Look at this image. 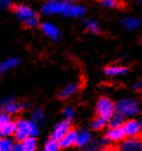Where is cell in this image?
Masks as SVG:
<instances>
[{"label":"cell","mask_w":142,"mask_h":151,"mask_svg":"<svg viewBox=\"0 0 142 151\" xmlns=\"http://www.w3.org/2000/svg\"><path fill=\"white\" fill-rule=\"evenodd\" d=\"M105 138L109 142H122L125 138V133L122 126H110L105 133Z\"/></svg>","instance_id":"30bf717a"},{"label":"cell","mask_w":142,"mask_h":151,"mask_svg":"<svg viewBox=\"0 0 142 151\" xmlns=\"http://www.w3.org/2000/svg\"><path fill=\"white\" fill-rule=\"evenodd\" d=\"M140 125H141V133H142V119L140 120Z\"/></svg>","instance_id":"836d02e7"},{"label":"cell","mask_w":142,"mask_h":151,"mask_svg":"<svg viewBox=\"0 0 142 151\" xmlns=\"http://www.w3.org/2000/svg\"><path fill=\"white\" fill-rule=\"evenodd\" d=\"M123 131L125 133V137H138V134L141 133V125H140V120L129 118L127 119L123 125Z\"/></svg>","instance_id":"ba28073f"},{"label":"cell","mask_w":142,"mask_h":151,"mask_svg":"<svg viewBox=\"0 0 142 151\" xmlns=\"http://www.w3.org/2000/svg\"><path fill=\"white\" fill-rule=\"evenodd\" d=\"M122 25L127 29H136L141 25V21L135 17H128L122 20Z\"/></svg>","instance_id":"ac0fdd59"},{"label":"cell","mask_w":142,"mask_h":151,"mask_svg":"<svg viewBox=\"0 0 142 151\" xmlns=\"http://www.w3.org/2000/svg\"><path fill=\"white\" fill-rule=\"evenodd\" d=\"M63 117H64V119H66V120H70L71 122V119L75 117V110L71 107V106H66L64 110H63Z\"/></svg>","instance_id":"83f0119b"},{"label":"cell","mask_w":142,"mask_h":151,"mask_svg":"<svg viewBox=\"0 0 142 151\" xmlns=\"http://www.w3.org/2000/svg\"><path fill=\"white\" fill-rule=\"evenodd\" d=\"M92 140V136L89 131L83 130V131H78V136H77V143L76 145L79 147H84L88 144H90Z\"/></svg>","instance_id":"e0dca14e"},{"label":"cell","mask_w":142,"mask_h":151,"mask_svg":"<svg viewBox=\"0 0 142 151\" xmlns=\"http://www.w3.org/2000/svg\"><path fill=\"white\" fill-rule=\"evenodd\" d=\"M79 87H80V83L79 81H72V83L65 85L59 91V94L58 96H59L60 99H67V98L72 97L75 93H77L78 90H79Z\"/></svg>","instance_id":"7c38bea8"},{"label":"cell","mask_w":142,"mask_h":151,"mask_svg":"<svg viewBox=\"0 0 142 151\" xmlns=\"http://www.w3.org/2000/svg\"><path fill=\"white\" fill-rule=\"evenodd\" d=\"M101 151H118V149L114 147V146H109V145H105Z\"/></svg>","instance_id":"1f68e13d"},{"label":"cell","mask_w":142,"mask_h":151,"mask_svg":"<svg viewBox=\"0 0 142 151\" xmlns=\"http://www.w3.org/2000/svg\"><path fill=\"white\" fill-rule=\"evenodd\" d=\"M15 132V122H9L7 125H5L4 127L0 129V137L5 138V137H11L13 136Z\"/></svg>","instance_id":"ffe728a7"},{"label":"cell","mask_w":142,"mask_h":151,"mask_svg":"<svg viewBox=\"0 0 142 151\" xmlns=\"http://www.w3.org/2000/svg\"><path fill=\"white\" fill-rule=\"evenodd\" d=\"M69 1H71V0H69Z\"/></svg>","instance_id":"8d00e7d4"},{"label":"cell","mask_w":142,"mask_h":151,"mask_svg":"<svg viewBox=\"0 0 142 151\" xmlns=\"http://www.w3.org/2000/svg\"><path fill=\"white\" fill-rule=\"evenodd\" d=\"M14 13L19 19V21L26 27H34L39 22V17L37 12L26 5L14 6Z\"/></svg>","instance_id":"3957f363"},{"label":"cell","mask_w":142,"mask_h":151,"mask_svg":"<svg viewBox=\"0 0 142 151\" xmlns=\"http://www.w3.org/2000/svg\"><path fill=\"white\" fill-rule=\"evenodd\" d=\"M134 1H142V0H134Z\"/></svg>","instance_id":"e575fe53"},{"label":"cell","mask_w":142,"mask_h":151,"mask_svg":"<svg viewBox=\"0 0 142 151\" xmlns=\"http://www.w3.org/2000/svg\"><path fill=\"white\" fill-rule=\"evenodd\" d=\"M31 120H33V122L37 123L38 125L44 124L45 116H44L43 110H40V109H34V110L32 111V114H31Z\"/></svg>","instance_id":"7402d4cb"},{"label":"cell","mask_w":142,"mask_h":151,"mask_svg":"<svg viewBox=\"0 0 142 151\" xmlns=\"http://www.w3.org/2000/svg\"><path fill=\"white\" fill-rule=\"evenodd\" d=\"M84 27H85L89 32H91V33H93V34H98V33H101L99 25H98V22H97L96 20H92V19H88V20H85V21H84Z\"/></svg>","instance_id":"44dd1931"},{"label":"cell","mask_w":142,"mask_h":151,"mask_svg":"<svg viewBox=\"0 0 142 151\" xmlns=\"http://www.w3.org/2000/svg\"><path fill=\"white\" fill-rule=\"evenodd\" d=\"M109 140L106 138H103V139H97V140H91L90 144H88L86 146L82 147L83 151H101L105 145H108Z\"/></svg>","instance_id":"2e32d148"},{"label":"cell","mask_w":142,"mask_h":151,"mask_svg":"<svg viewBox=\"0 0 142 151\" xmlns=\"http://www.w3.org/2000/svg\"><path fill=\"white\" fill-rule=\"evenodd\" d=\"M106 124H109V120H106V119H104V118H102V117H97V118L91 123V127H92L93 130L99 131V130L104 129Z\"/></svg>","instance_id":"484cf974"},{"label":"cell","mask_w":142,"mask_h":151,"mask_svg":"<svg viewBox=\"0 0 142 151\" xmlns=\"http://www.w3.org/2000/svg\"><path fill=\"white\" fill-rule=\"evenodd\" d=\"M118 151H142V138L125 137L120 143Z\"/></svg>","instance_id":"52a82bcc"},{"label":"cell","mask_w":142,"mask_h":151,"mask_svg":"<svg viewBox=\"0 0 142 151\" xmlns=\"http://www.w3.org/2000/svg\"><path fill=\"white\" fill-rule=\"evenodd\" d=\"M11 6H12L11 0H0V9H7Z\"/></svg>","instance_id":"f546056e"},{"label":"cell","mask_w":142,"mask_h":151,"mask_svg":"<svg viewBox=\"0 0 142 151\" xmlns=\"http://www.w3.org/2000/svg\"><path fill=\"white\" fill-rule=\"evenodd\" d=\"M39 134V125L33 120L19 119L15 122L14 138L18 142H22L27 137H36Z\"/></svg>","instance_id":"7a4b0ae2"},{"label":"cell","mask_w":142,"mask_h":151,"mask_svg":"<svg viewBox=\"0 0 142 151\" xmlns=\"http://www.w3.org/2000/svg\"><path fill=\"white\" fill-rule=\"evenodd\" d=\"M22 109H24V105H22L21 103H19L17 99L12 98V97L5 98V99L0 103V110H1V112L8 113V114L18 113V112H20Z\"/></svg>","instance_id":"8992f818"},{"label":"cell","mask_w":142,"mask_h":151,"mask_svg":"<svg viewBox=\"0 0 142 151\" xmlns=\"http://www.w3.org/2000/svg\"><path fill=\"white\" fill-rule=\"evenodd\" d=\"M0 139H1V137H0Z\"/></svg>","instance_id":"d590c367"},{"label":"cell","mask_w":142,"mask_h":151,"mask_svg":"<svg viewBox=\"0 0 142 151\" xmlns=\"http://www.w3.org/2000/svg\"><path fill=\"white\" fill-rule=\"evenodd\" d=\"M21 145H22V149L24 151H37V147H38V144H37V140H36V137H27L25 138L22 142H20Z\"/></svg>","instance_id":"d6986e66"},{"label":"cell","mask_w":142,"mask_h":151,"mask_svg":"<svg viewBox=\"0 0 142 151\" xmlns=\"http://www.w3.org/2000/svg\"><path fill=\"white\" fill-rule=\"evenodd\" d=\"M77 136H78V131L71 129L60 140H59V145L62 149H67L71 147L73 145H76L77 143Z\"/></svg>","instance_id":"4fadbf2b"},{"label":"cell","mask_w":142,"mask_h":151,"mask_svg":"<svg viewBox=\"0 0 142 151\" xmlns=\"http://www.w3.org/2000/svg\"><path fill=\"white\" fill-rule=\"evenodd\" d=\"M20 64V59L19 58H15V57H11L4 61L0 63V73L1 74H5L12 70H14L15 67H18Z\"/></svg>","instance_id":"9a60e30c"},{"label":"cell","mask_w":142,"mask_h":151,"mask_svg":"<svg viewBox=\"0 0 142 151\" xmlns=\"http://www.w3.org/2000/svg\"><path fill=\"white\" fill-rule=\"evenodd\" d=\"M45 15L62 14L69 18H79L85 14V7L69 0H49L41 7Z\"/></svg>","instance_id":"6da1fadb"},{"label":"cell","mask_w":142,"mask_h":151,"mask_svg":"<svg viewBox=\"0 0 142 151\" xmlns=\"http://www.w3.org/2000/svg\"><path fill=\"white\" fill-rule=\"evenodd\" d=\"M124 122H125V118L121 113L115 112L114 116L109 119V125L110 126H122Z\"/></svg>","instance_id":"603a6c76"},{"label":"cell","mask_w":142,"mask_h":151,"mask_svg":"<svg viewBox=\"0 0 142 151\" xmlns=\"http://www.w3.org/2000/svg\"><path fill=\"white\" fill-rule=\"evenodd\" d=\"M11 151H24L21 143H20V142H19V143H15V144L13 145V147H12V150H11Z\"/></svg>","instance_id":"4dcf8cb0"},{"label":"cell","mask_w":142,"mask_h":151,"mask_svg":"<svg viewBox=\"0 0 142 151\" xmlns=\"http://www.w3.org/2000/svg\"><path fill=\"white\" fill-rule=\"evenodd\" d=\"M116 112V104L108 97H101L96 104V113L97 117H102L109 120L114 113Z\"/></svg>","instance_id":"5b68a950"},{"label":"cell","mask_w":142,"mask_h":151,"mask_svg":"<svg viewBox=\"0 0 142 151\" xmlns=\"http://www.w3.org/2000/svg\"><path fill=\"white\" fill-rule=\"evenodd\" d=\"M133 88H134L135 91L141 90V88H142V81H136V83L133 85Z\"/></svg>","instance_id":"d6a6232c"},{"label":"cell","mask_w":142,"mask_h":151,"mask_svg":"<svg viewBox=\"0 0 142 151\" xmlns=\"http://www.w3.org/2000/svg\"><path fill=\"white\" fill-rule=\"evenodd\" d=\"M14 143L9 137H5L0 139V151H11Z\"/></svg>","instance_id":"d4e9b609"},{"label":"cell","mask_w":142,"mask_h":151,"mask_svg":"<svg viewBox=\"0 0 142 151\" xmlns=\"http://www.w3.org/2000/svg\"><path fill=\"white\" fill-rule=\"evenodd\" d=\"M60 149H62V147H60V145H59V142L50 138V139L45 143V145H44V147H43V151H59Z\"/></svg>","instance_id":"cb8c5ba5"},{"label":"cell","mask_w":142,"mask_h":151,"mask_svg":"<svg viewBox=\"0 0 142 151\" xmlns=\"http://www.w3.org/2000/svg\"><path fill=\"white\" fill-rule=\"evenodd\" d=\"M128 67L125 66H122V65H110V66H106L104 68V74L108 76V77H121L123 74H125L128 72Z\"/></svg>","instance_id":"5bb4252c"},{"label":"cell","mask_w":142,"mask_h":151,"mask_svg":"<svg viewBox=\"0 0 142 151\" xmlns=\"http://www.w3.org/2000/svg\"><path fill=\"white\" fill-rule=\"evenodd\" d=\"M70 130H71V122L64 119V120L59 122L53 127V130L51 132V139H54V140H58L59 142Z\"/></svg>","instance_id":"9c48e42d"},{"label":"cell","mask_w":142,"mask_h":151,"mask_svg":"<svg viewBox=\"0 0 142 151\" xmlns=\"http://www.w3.org/2000/svg\"><path fill=\"white\" fill-rule=\"evenodd\" d=\"M116 112L124 118H133L141 112V104L134 98H123L116 103Z\"/></svg>","instance_id":"277c9868"},{"label":"cell","mask_w":142,"mask_h":151,"mask_svg":"<svg viewBox=\"0 0 142 151\" xmlns=\"http://www.w3.org/2000/svg\"><path fill=\"white\" fill-rule=\"evenodd\" d=\"M104 7H108V8H116V7H120L121 6V0H98Z\"/></svg>","instance_id":"4316f807"},{"label":"cell","mask_w":142,"mask_h":151,"mask_svg":"<svg viewBox=\"0 0 142 151\" xmlns=\"http://www.w3.org/2000/svg\"><path fill=\"white\" fill-rule=\"evenodd\" d=\"M9 122H11L9 114L8 113H5V112H0V129L4 127L5 125H7Z\"/></svg>","instance_id":"f1b7e54d"},{"label":"cell","mask_w":142,"mask_h":151,"mask_svg":"<svg viewBox=\"0 0 142 151\" xmlns=\"http://www.w3.org/2000/svg\"><path fill=\"white\" fill-rule=\"evenodd\" d=\"M40 28H41L43 33L46 37H49L51 40H58L60 38L59 28L54 24H52V22H44V24L40 25Z\"/></svg>","instance_id":"8fae6325"}]
</instances>
